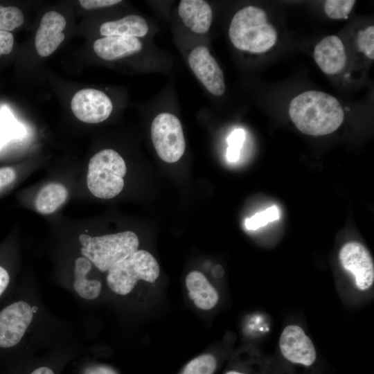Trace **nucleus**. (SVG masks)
I'll use <instances>...</instances> for the list:
<instances>
[{"label": "nucleus", "mask_w": 374, "mask_h": 374, "mask_svg": "<svg viewBox=\"0 0 374 374\" xmlns=\"http://www.w3.org/2000/svg\"><path fill=\"white\" fill-rule=\"evenodd\" d=\"M289 115L303 134L323 136L337 130L344 121V109L337 98L319 91H307L294 97Z\"/></svg>", "instance_id": "1"}, {"label": "nucleus", "mask_w": 374, "mask_h": 374, "mask_svg": "<svg viewBox=\"0 0 374 374\" xmlns=\"http://www.w3.org/2000/svg\"><path fill=\"white\" fill-rule=\"evenodd\" d=\"M229 36L236 48L253 53L269 51L277 41L276 30L268 21L267 13L253 6L244 7L234 15Z\"/></svg>", "instance_id": "2"}, {"label": "nucleus", "mask_w": 374, "mask_h": 374, "mask_svg": "<svg viewBox=\"0 0 374 374\" xmlns=\"http://www.w3.org/2000/svg\"><path fill=\"white\" fill-rule=\"evenodd\" d=\"M79 240L82 254L101 271L137 251L139 244L138 236L130 231L96 237L81 234Z\"/></svg>", "instance_id": "3"}, {"label": "nucleus", "mask_w": 374, "mask_h": 374, "mask_svg": "<svg viewBox=\"0 0 374 374\" xmlns=\"http://www.w3.org/2000/svg\"><path fill=\"white\" fill-rule=\"evenodd\" d=\"M126 172L125 162L117 152L112 149L103 150L95 154L89 162L88 188L96 197L113 198L122 191Z\"/></svg>", "instance_id": "4"}, {"label": "nucleus", "mask_w": 374, "mask_h": 374, "mask_svg": "<svg viewBox=\"0 0 374 374\" xmlns=\"http://www.w3.org/2000/svg\"><path fill=\"white\" fill-rule=\"evenodd\" d=\"M159 273V266L154 257L145 250H137L108 270L107 283L114 293L126 295L139 280L154 283Z\"/></svg>", "instance_id": "5"}, {"label": "nucleus", "mask_w": 374, "mask_h": 374, "mask_svg": "<svg viewBox=\"0 0 374 374\" xmlns=\"http://www.w3.org/2000/svg\"><path fill=\"white\" fill-rule=\"evenodd\" d=\"M151 138L158 156L167 163L177 161L185 152L181 123L170 113H161L153 119Z\"/></svg>", "instance_id": "6"}, {"label": "nucleus", "mask_w": 374, "mask_h": 374, "mask_svg": "<svg viewBox=\"0 0 374 374\" xmlns=\"http://www.w3.org/2000/svg\"><path fill=\"white\" fill-rule=\"evenodd\" d=\"M30 305L23 301L14 302L0 311V348H11L24 337L33 319Z\"/></svg>", "instance_id": "7"}, {"label": "nucleus", "mask_w": 374, "mask_h": 374, "mask_svg": "<svg viewBox=\"0 0 374 374\" xmlns=\"http://www.w3.org/2000/svg\"><path fill=\"white\" fill-rule=\"evenodd\" d=\"M342 267L350 272L356 287L366 290L373 284L374 265L368 249L361 243L349 242L341 249L339 254Z\"/></svg>", "instance_id": "8"}, {"label": "nucleus", "mask_w": 374, "mask_h": 374, "mask_svg": "<svg viewBox=\"0 0 374 374\" xmlns=\"http://www.w3.org/2000/svg\"><path fill=\"white\" fill-rule=\"evenodd\" d=\"M71 108L80 121L98 123L110 116L113 105L104 92L94 89H84L75 93L71 102Z\"/></svg>", "instance_id": "9"}, {"label": "nucleus", "mask_w": 374, "mask_h": 374, "mask_svg": "<svg viewBox=\"0 0 374 374\" xmlns=\"http://www.w3.org/2000/svg\"><path fill=\"white\" fill-rule=\"evenodd\" d=\"M188 61L195 75L211 93L217 96L224 94L226 85L223 72L207 47L195 48Z\"/></svg>", "instance_id": "10"}, {"label": "nucleus", "mask_w": 374, "mask_h": 374, "mask_svg": "<svg viewBox=\"0 0 374 374\" xmlns=\"http://www.w3.org/2000/svg\"><path fill=\"white\" fill-rule=\"evenodd\" d=\"M279 346L284 357L292 363L309 366L316 359V350L312 341L298 326L290 325L285 328Z\"/></svg>", "instance_id": "11"}, {"label": "nucleus", "mask_w": 374, "mask_h": 374, "mask_svg": "<svg viewBox=\"0 0 374 374\" xmlns=\"http://www.w3.org/2000/svg\"><path fill=\"white\" fill-rule=\"evenodd\" d=\"M66 21L59 12L50 11L42 17L35 37V46L41 57L51 55L65 38L62 33Z\"/></svg>", "instance_id": "12"}, {"label": "nucleus", "mask_w": 374, "mask_h": 374, "mask_svg": "<svg viewBox=\"0 0 374 374\" xmlns=\"http://www.w3.org/2000/svg\"><path fill=\"white\" fill-rule=\"evenodd\" d=\"M314 59L326 74L335 75L345 68L347 55L342 40L337 35H328L317 43L314 49Z\"/></svg>", "instance_id": "13"}, {"label": "nucleus", "mask_w": 374, "mask_h": 374, "mask_svg": "<svg viewBox=\"0 0 374 374\" xmlns=\"http://www.w3.org/2000/svg\"><path fill=\"white\" fill-rule=\"evenodd\" d=\"M178 13L184 25L196 33H206L212 24V9L203 0L181 1Z\"/></svg>", "instance_id": "14"}, {"label": "nucleus", "mask_w": 374, "mask_h": 374, "mask_svg": "<svg viewBox=\"0 0 374 374\" xmlns=\"http://www.w3.org/2000/svg\"><path fill=\"white\" fill-rule=\"evenodd\" d=\"M141 42L136 37L107 36L98 39L93 43L96 55L105 60H114L140 51Z\"/></svg>", "instance_id": "15"}, {"label": "nucleus", "mask_w": 374, "mask_h": 374, "mask_svg": "<svg viewBox=\"0 0 374 374\" xmlns=\"http://www.w3.org/2000/svg\"><path fill=\"white\" fill-rule=\"evenodd\" d=\"M185 283L188 296L197 308L208 310L216 305L219 299L217 292L201 271H190Z\"/></svg>", "instance_id": "16"}, {"label": "nucleus", "mask_w": 374, "mask_h": 374, "mask_svg": "<svg viewBox=\"0 0 374 374\" xmlns=\"http://www.w3.org/2000/svg\"><path fill=\"white\" fill-rule=\"evenodd\" d=\"M149 27L145 19L137 15H129L122 19L103 23L100 27L103 36L144 37Z\"/></svg>", "instance_id": "17"}, {"label": "nucleus", "mask_w": 374, "mask_h": 374, "mask_svg": "<svg viewBox=\"0 0 374 374\" xmlns=\"http://www.w3.org/2000/svg\"><path fill=\"white\" fill-rule=\"evenodd\" d=\"M91 268V262L85 257H80L75 262L73 287L78 294L85 299L97 298L101 291L102 284L97 280L87 278Z\"/></svg>", "instance_id": "18"}, {"label": "nucleus", "mask_w": 374, "mask_h": 374, "mask_svg": "<svg viewBox=\"0 0 374 374\" xmlns=\"http://www.w3.org/2000/svg\"><path fill=\"white\" fill-rule=\"evenodd\" d=\"M68 190L60 183H50L37 193L35 202L37 211L42 214H50L57 210L66 200Z\"/></svg>", "instance_id": "19"}, {"label": "nucleus", "mask_w": 374, "mask_h": 374, "mask_svg": "<svg viewBox=\"0 0 374 374\" xmlns=\"http://www.w3.org/2000/svg\"><path fill=\"white\" fill-rule=\"evenodd\" d=\"M26 130L12 115L10 110L3 107L0 109V149L12 139L24 136Z\"/></svg>", "instance_id": "20"}, {"label": "nucleus", "mask_w": 374, "mask_h": 374, "mask_svg": "<svg viewBox=\"0 0 374 374\" xmlns=\"http://www.w3.org/2000/svg\"><path fill=\"white\" fill-rule=\"evenodd\" d=\"M216 366L213 355L203 354L190 360L179 374H213Z\"/></svg>", "instance_id": "21"}, {"label": "nucleus", "mask_w": 374, "mask_h": 374, "mask_svg": "<svg viewBox=\"0 0 374 374\" xmlns=\"http://www.w3.org/2000/svg\"><path fill=\"white\" fill-rule=\"evenodd\" d=\"M24 21L21 10L14 6H0V30L10 32L21 26Z\"/></svg>", "instance_id": "22"}, {"label": "nucleus", "mask_w": 374, "mask_h": 374, "mask_svg": "<svg viewBox=\"0 0 374 374\" xmlns=\"http://www.w3.org/2000/svg\"><path fill=\"white\" fill-rule=\"evenodd\" d=\"M279 210L276 206L269 207L266 210L256 213L245 220V226L249 230H256L268 223L279 218Z\"/></svg>", "instance_id": "23"}, {"label": "nucleus", "mask_w": 374, "mask_h": 374, "mask_svg": "<svg viewBox=\"0 0 374 374\" xmlns=\"http://www.w3.org/2000/svg\"><path fill=\"white\" fill-rule=\"evenodd\" d=\"M355 3L350 0H328L325 2L324 10L331 19H340L348 17Z\"/></svg>", "instance_id": "24"}, {"label": "nucleus", "mask_w": 374, "mask_h": 374, "mask_svg": "<svg viewBox=\"0 0 374 374\" xmlns=\"http://www.w3.org/2000/svg\"><path fill=\"white\" fill-rule=\"evenodd\" d=\"M357 45L359 51L370 60H374V26H369L358 32Z\"/></svg>", "instance_id": "25"}, {"label": "nucleus", "mask_w": 374, "mask_h": 374, "mask_svg": "<svg viewBox=\"0 0 374 374\" xmlns=\"http://www.w3.org/2000/svg\"><path fill=\"white\" fill-rule=\"evenodd\" d=\"M244 139L245 132L242 129H236L230 134L226 139L228 143L226 159L228 161L235 162L238 160Z\"/></svg>", "instance_id": "26"}, {"label": "nucleus", "mask_w": 374, "mask_h": 374, "mask_svg": "<svg viewBox=\"0 0 374 374\" xmlns=\"http://www.w3.org/2000/svg\"><path fill=\"white\" fill-rule=\"evenodd\" d=\"M14 45V37L10 32L0 30V56L9 54Z\"/></svg>", "instance_id": "27"}, {"label": "nucleus", "mask_w": 374, "mask_h": 374, "mask_svg": "<svg viewBox=\"0 0 374 374\" xmlns=\"http://www.w3.org/2000/svg\"><path fill=\"white\" fill-rule=\"evenodd\" d=\"M121 2L120 0H80L81 6L86 10L111 6Z\"/></svg>", "instance_id": "28"}, {"label": "nucleus", "mask_w": 374, "mask_h": 374, "mask_svg": "<svg viewBox=\"0 0 374 374\" xmlns=\"http://www.w3.org/2000/svg\"><path fill=\"white\" fill-rule=\"evenodd\" d=\"M16 179V172L10 167L0 168V190L12 183Z\"/></svg>", "instance_id": "29"}, {"label": "nucleus", "mask_w": 374, "mask_h": 374, "mask_svg": "<svg viewBox=\"0 0 374 374\" xmlns=\"http://www.w3.org/2000/svg\"><path fill=\"white\" fill-rule=\"evenodd\" d=\"M84 374H117L112 368L107 366H94L88 368Z\"/></svg>", "instance_id": "30"}, {"label": "nucleus", "mask_w": 374, "mask_h": 374, "mask_svg": "<svg viewBox=\"0 0 374 374\" xmlns=\"http://www.w3.org/2000/svg\"><path fill=\"white\" fill-rule=\"evenodd\" d=\"M224 269L220 265H216L213 267L212 274L215 277H222L224 274Z\"/></svg>", "instance_id": "31"}, {"label": "nucleus", "mask_w": 374, "mask_h": 374, "mask_svg": "<svg viewBox=\"0 0 374 374\" xmlns=\"http://www.w3.org/2000/svg\"><path fill=\"white\" fill-rule=\"evenodd\" d=\"M31 374H54V373L48 367L42 366L35 369Z\"/></svg>", "instance_id": "32"}, {"label": "nucleus", "mask_w": 374, "mask_h": 374, "mask_svg": "<svg viewBox=\"0 0 374 374\" xmlns=\"http://www.w3.org/2000/svg\"><path fill=\"white\" fill-rule=\"evenodd\" d=\"M225 374H246V373L235 371H229V372L226 373Z\"/></svg>", "instance_id": "33"}]
</instances>
